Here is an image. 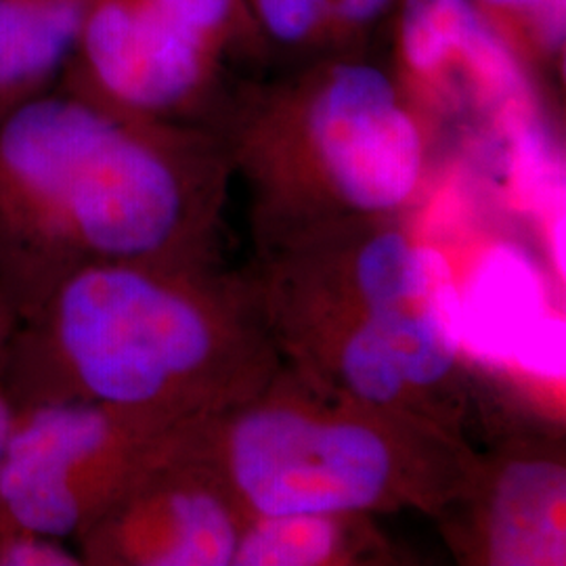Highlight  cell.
<instances>
[{
    "label": "cell",
    "mask_w": 566,
    "mask_h": 566,
    "mask_svg": "<svg viewBox=\"0 0 566 566\" xmlns=\"http://www.w3.org/2000/svg\"><path fill=\"white\" fill-rule=\"evenodd\" d=\"M177 430L86 401L18 407L0 465V525L76 542Z\"/></svg>",
    "instance_id": "8992f818"
},
{
    "label": "cell",
    "mask_w": 566,
    "mask_h": 566,
    "mask_svg": "<svg viewBox=\"0 0 566 566\" xmlns=\"http://www.w3.org/2000/svg\"><path fill=\"white\" fill-rule=\"evenodd\" d=\"M208 72L210 44L149 0H93L57 86L120 116L193 128Z\"/></svg>",
    "instance_id": "9c48e42d"
},
{
    "label": "cell",
    "mask_w": 566,
    "mask_h": 566,
    "mask_svg": "<svg viewBox=\"0 0 566 566\" xmlns=\"http://www.w3.org/2000/svg\"><path fill=\"white\" fill-rule=\"evenodd\" d=\"M13 416H15V407L9 401V397L4 395V390L0 386V465L4 460V451H7L11 426H13Z\"/></svg>",
    "instance_id": "ac0fdd59"
},
{
    "label": "cell",
    "mask_w": 566,
    "mask_h": 566,
    "mask_svg": "<svg viewBox=\"0 0 566 566\" xmlns=\"http://www.w3.org/2000/svg\"><path fill=\"white\" fill-rule=\"evenodd\" d=\"M238 156L254 191V252L344 224L403 219L424 182L422 126L371 65H338L266 109L245 126Z\"/></svg>",
    "instance_id": "5b68a950"
},
{
    "label": "cell",
    "mask_w": 566,
    "mask_h": 566,
    "mask_svg": "<svg viewBox=\"0 0 566 566\" xmlns=\"http://www.w3.org/2000/svg\"><path fill=\"white\" fill-rule=\"evenodd\" d=\"M361 512L252 516L233 566H390L403 554Z\"/></svg>",
    "instance_id": "30bf717a"
},
{
    "label": "cell",
    "mask_w": 566,
    "mask_h": 566,
    "mask_svg": "<svg viewBox=\"0 0 566 566\" xmlns=\"http://www.w3.org/2000/svg\"><path fill=\"white\" fill-rule=\"evenodd\" d=\"M476 88L495 102H518L525 97V74L506 42L485 20L472 32L460 55Z\"/></svg>",
    "instance_id": "7c38bea8"
},
{
    "label": "cell",
    "mask_w": 566,
    "mask_h": 566,
    "mask_svg": "<svg viewBox=\"0 0 566 566\" xmlns=\"http://www.w3.org/2000/svg\"><path fill=\"white\" fill-rule=\"evenodd\" d=\"M250 521L185 424L74 549L88 566H233Z\"/></svg>",
    "instance_id": "ba28073f"
},
{
    "label": "cell",
    "mask_w": 566,
    "mask_h": 566,
    "mask_svg": "<svg viewBox=\"0 0 566 566\" xmlns=\"http://www.w3.org/2000/svg\"><path fill=\"white\" fill-rule=\"evenodd\" d=\"M483 21L474 0H407L401 49L420 76H437L460 61L465 42Z\"/></svg>",
    "instance_id": "8fae6325"
},
{
    "label": "cell",
    "mask_w": 566,
    "mask_h": 566,
    "mask_svg": "<svg viewBox=\"0 0 566 566\" xmlns=\"http://www.w3.org/2000/svg\"><path fill=\"white\" fill-rule=\"evenodd\" d=\"M252 516L306 512L430 518L464 481L472 446L283 367L256 395L187 426Z\"/></svg>",
    "instance_id": "277c9868"
},
{
    "label": "cell",
    "mask_w": 566,
    "mask_h": 566,
    "mask_svg": "<svg viewBox=\"0 0 566 566\" xmlns=\"http://www.w3.org/2000/svg\"><path fill=\"white\" fill-rule=\"evenodd\" d=\"M67 542L21 526L0 525V566H81Z\"/></svg>",
    "instance_id": "4fadbf2b"
},
{
    "label": "cell",
    "mask_w": 566,
    "mask_h": 566,
    "mask_svg": "<svg viewBox=\"0 0 566 566\" xmlns=\"http://www.w3.org/2000/svg\"><path fill=\"white\" fill-rule=\"evenodd\" d=\"M243 269L283 367L474 446L481 388L464 343L462 287L446 254L401 219L254 252Z\"/></svg>",
    "instance_id": "3957f363"
},
{
    "label": "cell",
    "mask_w": 566,
    "mask_h": 566,
    "mask_svg": "<svg viewBox=\"0 0 566 566\" xmlns=\"http://www.w3.org/2000/svg\"><path fill=\"white\" fill-rule=\"evenodd\" d=\"M166 20L212 44L229 20L233 0H149Z\"/></svg>",
    "instance_id": "9a60e30c"
},
{
    "label": "cell",
    "mask_w": 566,
    "mask_h": 566,
    "mask_svg": "<svg viewBox=\"0 0 566 566\" xmlns=\"http://www.w3.org/2000/svg\"><path fill=\"white\" fill-rule=\"evenodd\" d=\"M432 521L460 565L565 566V434L502 428L476 443L464 481Z\"/></svg>",
    "instance_id": "52a82bcc"
},
{
    "label": "cell",
    "mask_w": 566,
    "mask_h": 566,
    "mask_svg": "<svg viewBox=\"0 0 566 566\" xmlns=\"http://www.w3.org/2000/svg\"><path fill=\"white\" fill-rule=\"evenodd\" d=\"M4 338H7V325H4V319L0 315V346L4 343Z\"/></svg>",
    "instance_id": "d6986e66"
},
{
    "label": "cell",
    "mask_w": 566,
    "mask_h": 566,
    "mask_svg": "<svg viewBox=\"0 0 566 566\" xmlns=\"http://www.w3.org/2000/svg\"><path fill=\"white\" fill-rule=\"evenodd\" d=\"M390 0H338L336 9L344 21L364 23L378 18Z\"/></svg>",
    "instance_id": "e0dca14e"
},
{
    "label": "cell",
    "mask_w": 566,
    "mask_h": 566,
    "mask_svg": "<svg viewBox=\"0 0 566 566\" xmlns=\"http://www.w3.org/2000/svg\"><path fill=\"white\" fill-rule=\"evenodd\" d=\"M329 0H256L264 28L283 42L306 39L324 18Z\"/></svg>",
    "instance_id": "5bb4252c"
},
{
    "label": "cell",
    "mask_w": 566,
    "mask_h": 566,
    "mask_svg": "<svg viewBox=\"0 0 566 566\" xmlns=\"http://www.w3.org/2000/svg\"><path fill=\"white\" fill-rule=\"evenodd\" d=\"M495 11L528 13L537 34L547 46H556L565 36V0H481Z\"/></svg>",
    "instance_id": "2e32d148"
},
{
    "label": "cell",
    "mask_w": 566,
    "mask_h": 566,
    "mask_svg": "<svg viewBox=\"0 0 566 566\" xmlns=\"http://www.w3.org/2000/svg\"><path fill=\"white\" fill-rule=\"evenodd\" d=\"M221 156L208 133L120 116L57 84L2 109L7 336L86 266L223 263Z\"/></svg>",
    "instance_id": "6da1fadb"
},
{
    "label": "cell",
    "mask_w": 566,
    "mask_h": 566,
    "mask_svg": "<svg viewBox=\"0 0 566 566\" xmlns=\"http://www.w3.org/2000/svg\"><path fill=\"white\" fill-rule=\"evenodd\" d=\"M282 369L245 269L93 264L0 346L13 407L86 401L181 428L269 385Z\"/></svg>",
    "instance_id": "7a4b0ae2"
}]
</instances>
